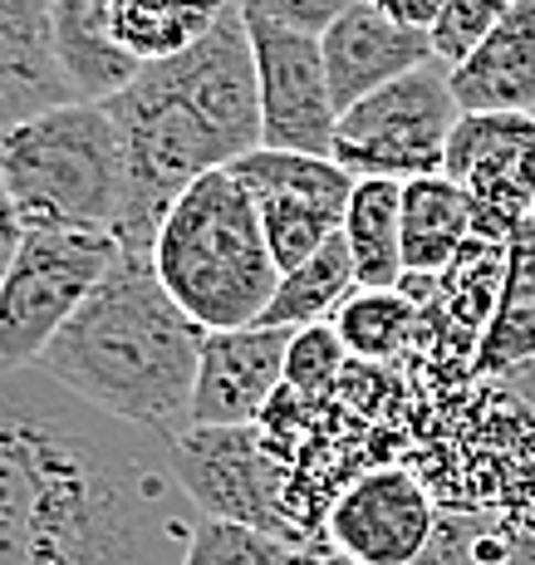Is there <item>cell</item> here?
<instances>
[{
	"label": "cell",
	"mask_w": 535,
	"mask_h": 565,
	"mask_svg": "<svg viewBox=\"0 0 535 565\" xmlns=\"http://www.w3.org/2000/svg\"><path fill=\"white\" fill-rule=\"evenodd\" d=\"M202 521L162 438L0 369V565H188Z\"/></svg>",
	"instance_id": "6da1fadb"
},
{
	"label": "cell",
	"mask_w": 535,
	"mask_h": 565,
	"mask_svg": "<svg viewBox=\"0 0 535 565\" xmlns=\"http://www.w3.org/2000/svg\"><path fill=\"white\" fill-rule=\"evenodd\" d=\"M128 158V206L114 242L152 252L172 202L206 172L236 168L260 148V89L242 6L196 50L148 64L108 104Z\"/></svg>",
	"instance_id": "7a4b0ae2"
},
{
	"label": "cell",
	"mask_w": 535,
	"mask_h": 565,
	"mask_svg": "<svg viewBox=\"0 0 535 565\" xmlns=\"http://www.w3.org/2000/svg\"><path fill=\"white\" fill-rule=\"evenodd\" d=\"M202 340L206 330L168 296L152 252L118 246L108 276L35 369L108 418L172 443L192 428Z\"/></svg>",
	"instance_id": "3957f363"
},
{
	"label": "cell",
	"mask_w": 535,
	"mask_h": 565,
	"mask_svg": "<svg viewBox=\"0 0 535 565\" xmlns=\"http://www.w3.org/2000/svg\"><path fill=\"white\" fill-rule=\"evenodd\" d=\"M152 266L182 315L206 334L260 324L280 286L260 212L232 168L206 172L172 202L152 242Z\"/></svg>",
	"instance_id": "277c9868"
},
{
	"label": "cell",
	"mask_w": 535,
	"mask_h": 565,
	"mask_svg": "<svg viewBox=\"0 0 535 565\" xmlns=\"http://www.w3.org/2000/svg\"><path fill=\"white\" fill-rule=\"evenodd\" d=\"M0 172L25 226L114 236L128 206V158L108 104H60L0 138Z\"/></svg>",
	"instance_id": "5b68a950"
},
{
	"label": "cell",
	"mask_w": 535,
	"mask_h": 565,
	"mask_svg": "<svg viewBox=\"0 0 535 565\" xmlns=\"http://www.w3.org/2000/svg\"><path fill=\"white\" fill-rule=\"evenodd\" d=\"M118 260V242L104 232H54L30 226L20 256L0 280V364L30 369L54 344V334L84 310L108 266Z\"/></svg>",
	"instance_id": "8992f818"
},
{
	"label": "cell",
	"mask_w": 535,
	"mask_h": 565,
	"mask_svg": "<svg viewBox=\"0 0 535 565\" xmlns=\"http://www.w3.org/2000/svg\"><path fill=\"white\" fill-rule=\"evenodd\" d=\"M457 118H462V108L452 99L447 64L432 60L422 70L403 74L388 89H378L374 99L349 108L340 118V134H334V162L354 172L359 182L438 178V172H447Z\"/></svg>",
	"instance_id": "52a82bcc"
},
{
	"label": "cell",
	"mask_w": 535,
	"mask_h": 565,
	"mask_svg": "<svg viewBox=\"0 0 535 565\" xmlns=\"http://www.w3.org/2000/svg\"><path fill=\"white\" fill-rule=\"evenodd\" d=\"M172 472L206 521L266 531L300 551L290 512V472L260 438V428H188L168 443Z\"/></svg>",
	"instance_id": "ba28073f"
},
{
	"label": "cell",
	"mask_w": 535,
	"mask_h": 565,
	"mask_svg": "<svg viewBox=\"0 0 535 565\" xmlns=\"http://www.w3.org/2000/svg\"><path fill=\"white\" fill-rule=\"evenodd\" d=\"M232 178L256 202L280 276L304 266L320 246H330L344 232L349 202H354V188H359L354 172H344L334 158L276 153V148L246 153L232 168Z\"/></svg>",
	"instance_id": "9c48e42d"
},
{
	"label": "cell",
	"mask_w": 535,
	"mask_h": 565,
	"mask_svg": "<svg viewBox=\"0 0 535 565\" xmlns=\"http://www.w3.org/2000/svg\"><path fill=\"white\" fill-rule=\"evenodd\" d=\"M442 512L413 467L384 462L344 487L320 521V541L349 565H418L432 551Z\"/></svg>",
	"instance_id": "30bf717a"
},
{
	"label": "cell",
	"mask_w": 535,
	"mask_h": 565,
	"mask_svg": "<svg viewBox=\"0 0 535 565\" xmlns=\"http://www.w3.org/2000/svg\"><path fill=\"white\" fill-rule=\"evenodd\" d=\"M246 35H250V54H256L260 148L304 153V158H334L340 108H334L320 40L280 30L260 15H246Z\"/></svg>",
	"instance_id": "8fae6325"
},
{
	"label": "cell",
	"mask_w": 535,
	"mask_h": 565,
	"mask_svg": "<svg viewBox=\"0 0 535 565\" xmlns=\"http://www.w3.org/2000/svg\"><path fill=\"white\" fill-rule=\"evenodd\" d=\"M447 178L472 192L477 232L511 242L535 216V114H462L447 148Z\"/></svg>",
	"instance_id": "7c38bea8"
},
{
	"label": "cell",
	"mask_w": 535,
	"mask_h": 565,
	"mask_svg": "<svg viewBox=\"0 0 535 565\" xmlns=\"http://www.w3.org/2000/svg\"><path fill=\"white\" fill-rule=\"evenodd\" d=\"M290 330H222L202 340V369L192 394V428H256L286 388Z\"/></svg>",
	"instance_id": "4fadbf2b"
},
{
	"label": "cell",
	"mask_w": 535,
	"mask_h": 565,
	"mask_svg": "<svg viewBox=\"0 0 535 565\" xmlns=\"http://www.w3.org/2000/svg\"><path fill=\"white\" fill-rule=\"evenodd\" d=\"M320 50H324V70H330V89H334L340 118L354 104L374 99L378 89L398 84L403 74H413V70H422V64L438 60L432 35L378 15L368 0L359 10H349L340 25L320 40Z\"/></svg>",
	"instance_id": "5bb4252c"
},
{
	"label": "cell",
	"mask_w": 535,
	"mask_h": 565,
	"mask_svg": "<svg viewBox=\"0 0 535 565\" xmlns=\"http://www.w3.org/2000/svg\"><path fill=\"white\" fill-rule=\"evenodd\" d=\"M60 104L74 94L54 54V0H0V138Z\"/></svg>",
	"instance_id": "9a60e30c"
},
{
	"label": "cell",
	"mask_w": 535,
	"mask_h": 565,
	"mask_svg": "<svg viewBox=\"0 0 535 565\" xmlns=\"http://www.w3.org/2000/svg\"><path fill=\"white\" fill-rule=\"evenodd\" d=\"M447 79L462 114H535V0H516Z\"/></svg>",
	"instance_id": "2e32d148"
},
{
	"label": "cell",
	"mask_w": 535,
	"mask_h": 565,
	"mask_svg": "<svg viewBox=\"0 0 535 565\" xmlns=\"http://www.w3.org/2000/svg\"><path fill=\"white\" fill-rule=\"evenodd\" d=\"M54 54L79 104H114L148 70L114 30V0H54Z\"/></svg>",
	"instance_id": "e0dca14e"
},
{
	"label": "cell",
	"mask_w": 535,
	"mask_h": 565,
	"mask_svg": "<svg viewBox=\"0 0 535 565\" xmlns=\"http://www.w3.org/2000/svg\"><path fill=\"white\" fill-rule=\"evenodd\" d=\"M477 222L482 212H477L472 192L457 188L447 172L403 182V266L408 276H442L457 252L477 236Z\"/></svg>",
	"instance_id": "ac0fdd59"
},
{
	"label": "cell",
	"mask_w": 535,
	"mask_h": 565,
	"mask_svg": "<svg viewBox=\"0 0 535 565\" xmlns=\"http://www.w3.org/2000/svg\"><path fill=\"white\" fill-rule=\"evenodd\" d=\"M535 364V222H521L506 242V286L477 344L472 379H511Z\"/></svg>",
	"instance_id": "d6986e66"
},
{
	"label": "cell",
	"mask_w": 535,
	"mask_h": 565,
	"mask_svg": "<svg viewBox=\"0 0 535 565\" xmlns=\"http://www.w3.org/2000/svg\"><path fill=\"white\" fill-rule=\"evenodd\" d=\"M242 0H114V30L138 64L196 50Z\"/></svg>",
	"instance_id": "ffe728a7"
},
{
	"label": "cell",
	"mask_w": 535,
	"mask_h": 565,
	"mask_svg": "<svg viewBox=\"0 0 535 565\" xmlns=\"http://www.w3.org/2000/svg\"><path fill=\"white\" fill-rule=\"evenodd\" d=\"M344 242L354 256L359 290H398L403 266V182L364 178L344 216Z\"/></svg>",
	"instance_id": "44dd1931"
},
{
	"label": "cell",
	"mask_w": 535,
	"mask_h": 565,
	"mask_svg": "<svg viewBox=\"0 0 535 565\" xmlns=\"http://www.w3.org/2000/svg\"><path fill=\"white\" fill-rule=\"evenodd\" d=\"M354 290H359L354 256H349V242L340 232L330 246H320V252L304 260V266H295L280 276L276 300H270V310L260 324H266V330H290V334L314 330V324H330Z\"/></svg>",
	"instance_id": "7402d4cb"
},
{
	"label": "cell",
	"mask_w": 535,
	"mask_h": 565,
	"mask_svg": "<svg viewBox=\"0 0 535 565\" xmlns=\"http://www.w3.org/2000/svg\"><path fill=\"white\" fill-rule=\"evenodd\" d=\"M334 334L344 340L349 360L359 364H393L408 354L422 334V310L403 290H354L344 310L334 315Z\"/></svg>",
	"instance_id": "603a6c76"
},
{
	"label": "cell",
	"mask_w": 535,
	"mask_h": 565,
	"mask_svg": "<svg viewBox=\"0 0 535 565\" xmlns=\"http://www.w3.org/2000/svg\"><path fill=\"white\" fill-rule=\"evenodd\" d=\"M300 565H349L324 541L300 546ZM418 565H511L506 531L491 512H442L438 541Z\"/></svg>",
	"instance_id": "cb8c5ba5"
},
{
	"label": "cell",
	"mask_w": 535,
	"mask_h": 565,
	"mask_svg": "<svg viewBox=\"0 0 535 565\" xmlns=\"http://www.w3.org/2000/svg\"><path fill=\"white\" fill-rule=\"evenodd\" d=\"M188 565H300V551L266 531L232 526V521H202L192 536Z\"/></svg>",
	"instance_id": "d4e9b609"
},
{
	"label": "cell",
	"mask_w": 535,
	"mask_h": 565,
	"mask_svg": "<svg viewBox=\"0 0 535 565\" xmlns=\"http://www.w3.org/2000/svg\"><path fill=\"white\" fill-rule=\"evenodd\" d=\"M344 374H349V350L340 334H334V324H314V330H300L290 340V360H286L290 394L330 398Z\"/></svg>",
	"instance_id": "484cf974"
},
{
	"label": "cell",
	"mask_w": 535,
	"mask_h": 565,
	"mask_svg": "<svg viewBox=\"0 0 535 565\" xmlns=\"http://www.w3.org/2000/svg\"><path fill=\"white\" fill-rule=\"evenodd\" d=\"M516 10V0H447V15L432 30V50H438V64H462L501 20Z\"/></svg>",
	"instance_id": "4316f807"
},
{
	"label": "cell",
	"mask_w": 535,
	"mask_h": 565,
	"mask_svg": "<svg viewBox=\"0 0 535 565\" xmlns=\"http://www.w3.org/2000/svg\"><path fill=\"white\" fill-rule=\"evenodd\" d=\"M364 0H242L246 15H260L280 30H295V35H310V40H324L334 25L359 10Z\"/></svg>",
	"instance_id": "83f0119b"
},
{
	"label": "cell",
	"mask_w": 535,
	"mask_h": 565,
	"mask_svg": "<svg viewBox=\"0 0 535 565\" xmlns=\"http://www.w3.org/2000/svg\"><path fill=\"white\" fill-rule=\"evenodd\" d=\"M368 6H374L378 15L398 20V25L422 30V35H432V30H438V20L447 15V0H368Z\"/></svg>",
	"instance_id": "f1b7e54d"
},
{
	"label": "cell",
	"mask_w": 535,
	"mask_h": 565,
	"mask_svg": "<svg viewBox=\"0 0 535 565\" xmlns=\"http://www.w3.org/2000/svg\"><path fill=\"white\" fill-rule=\"evenodd\" d=\"M25 236H30V226H25V216H20L15 198H10V182H6V172H0V280H6L10 260L20 256V246H25Z\"/></svg>",
	"instance_id": "f546056e"
},
{
	"label": "cell",
	"mask_w": 535,
	"mask_h": 565,
	"mask_svg": "<svg viewBox=\"0 0 535 565\" xmlns=\"http://www.w3.org/2000/svg\"><path fill=\"white\" fill-rule=\"evenodd\" d=\"M531 222H535V216H531Z\"/></svg>",
	"instance_id": "4dcf8cb0"
},
{
	"label": "cell",
	"mask_w": 535,
	"mask_h": 565,
	"mask_svg": "<svg viewBox=\"0 0 535 565\" xmlns=\"http://www.w3.org/2000/svg\"><path fill=\"white\" fill-rule=\"evenodd\" d=\"M0 369H6V364H0Z\"/></svg>",
	"instance_id": "1f68e13d"
}]
</instances>
